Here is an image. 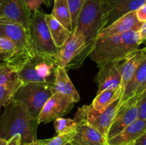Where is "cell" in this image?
I'll return each instance as SVG.
<instances>
[{"mask_svg": "<svg viewBox=\"0 0 146 145\" xmlns=\"http://www.w3.org/2000/svg\"><path fill=\"white\" fill-rule=\"evenodd\" d=\"M38 125L24 103L11 100L0 117V138L8 141L18 134L22 142H34Z\"/></svg>", "mask_w": 146, "mask_h": 145, "instance_id": "6da1fadb", "label": "cell"}, {"mask_svg": "<svg viewBox=\"0 0 146 145\" xmlns=\"http://www.w3.org/2000/svg\"><path fill=\"white\" fill-rule=\"evenodd\" d=\"M142 44L138 31H130L121 34L97 37L88 56L97 64L118 61L129 53L138 49Z\"/></svg>", "mask_w": 146, "mask_h": 145, "instance_id": "7a4b0ae2", "label": "cell"}, {"mask_svg": "<svg viewBox=\"0 0 146 145\" xmlns=\"http://www.w3.org/2000/svg\"><path fill=\"white\" fill-rule=\"evenodd\" d=\"M105 25L103 0H86L74 28L84 36L86 42L92 50L97 36Z\"/></svg>", "mask_w": 146, "mask_h": 145, "instance_id": "3957f363", "label": "cell"}, {"mask_svg": "<svg viewBox=\"0 0 146 145\" xmlns=\"http://www.w3.org/2000/svg\"><path fill=\"white\" fill-rule=\"evenodd\" d=\"M92 48L86 44L84 36L75 28L64 45L58 48L56 61L58 66L66 70L78 69L88 56Z\"/></svg>", "mask_w": 146, "mask_h": 145, "instance_id": "277c9868", "label": "cell"}, {"mask_svg": "<svg viewBox=\"0 0 146 145\" xmlns=\"http://www.w3.org/2000/svg\"><path fill=\"white\" fill-rule=\"evenodd\" d=\"M57 66L56 61L54 58L36 54L19 70L18 79L23 83L34 82L52 85Z\"/></svg>", "mask_w": 146, "mask_h": 145, "instance_id": "5b68a950", "label": "cell"}, {"mask_svg": "<svg viewBox=\"0 0 146 145\" xmlns=\"http://www.w3.org/2000/svg\"><path fill=\"white\" fill-rule=\"evenodd\" d=\"M121 97L101 109H94L91 105H84L78 109L74 119L78 124L84 123L89 125L106 137L108 129L120 106Z\"/></svg>", "mask_w": 146, "mask_h": 145, "instance_id": "8992f818", "label": "cell"}, {"mask_svg": "<svg viewBox=\"0 0 146 145\" xmlns=\"http://www.w3.org/2000/svg\"><path fill=\"white\" fill-rule=\"evenodd\" d=\"M45 13L34 10L30 24V37L36 54L54 58L56 61L58 48L56 47L45 20ZM57 62V61H56Z\"/></svg>", "mask_w": 146, "mask_h": 145, "instance_id": "52a82bcc", "label": "cell"}, {"mask_svg": "<svg viewBox=\"0 0 146 145\" xmlns=\"http://www.w3.org/2000/svg\"><path fill=\"white\" fill-rule=\"evenodd\" d=\"M51 95V85L27 82L20 85L12 100L24 103L30 115L37 120L43 107Z\"/></svg>", "mask_w": 146, "mask_h": 145, "instance_id": "ba28073f", "label": "cell"}, {"mask_svg": "<svg viewBox=\"0 0 146 145\" xmlns=\"http://www.w3.org/2000/svg\"><path fill=\"white\" fill-rule=\"evenodd\" d=\"M0 37L14 42L28 58L36 55L29 31L24 26L0 18Z\"/></svg>", "mask_w": 146, "mask_h": 145, "instance_id": "9c48e42d", "label": "cell"}, {"mask_svg": "<svg viewBox=\"0 0 146 145\" xmlns=\"http://www.w3.org/2000/svg\"><path fill=\"white\" fill-rule=\"evenodd\" d=\"M0 18L21 24L29 31L31 12L27 0H0Z\"/></svg>", "mask_w": 146, "mask_h": 145, "instance_id": "30bf717a", "label": "cell"}, {"mask_svg": "<svg viewBox=\"0 0 146 145\" xmlns=\"http://www.w3.org/2000/svg\"><path fill=\"white\" fill-rule=\"evenodd\" d=\"M74 102L63 94L54 93L43 107L37 119L38 124L48 123L68 114L72 109Z\"/></svg>", "mask_w": 146, "mask_h": 145, "instance_id": "8fae6325", "label": "cell"}, {"mask_svg": "<svg viewBox=\"0 0 146 145\" xmlns=\"http://www.w3.org/2000/svg\"><path fill=\"white\" fill-rule=\"evenodd\" d=\"M138 96L133 97L126 102L120 104L119 107L107 133V139L116 136L125 128L138 119V112L137 108Z\"/></svg>", "mask_w": 146, "mask_h": 145, "instance_id": "7c38bea8", "label": "cell"}, {"mask_svg": "<svg viewBox=\"0 0 146 145\" xmlns=\"http://www.w3.org/2000/svg\"><path fill=\"white\" fill-rule=\"evenodd\" d=\"M145 4L146 0H103L105 28L123 16L135 11Z\"/></svg>", "mask_w": 146, "mask_h": 145, "instance_id": "4fadbf2b", "label": "cell"}, {"mask_svg": "<svg viewBox=\"0 0 146 145\" xmlns=\"http://www.w3.org/2000/svg\"><path fill=\"white\" fill-rule=\"evenodd\" d=\"M98 72L95 77L98 92L108 88L121 87V74L116 61H106L97 64Z\"/></svg>", "mask_w": 146, "mask_h": 145, "instance_id": "5bb4252c", "label": "cell"}, {"mask_svg": "<svg viewBox=\"0 0 146 145\" xmlns=\"http://www.w3.org/2000/svg\"><path fill=\"white\" fill-rule=\"evenodd\" d=\"M144 61H146L145 48L135 50L121 59L116 61L121 71V88L123 90Z\"/></svg>", "mask_w": 146, "mask_h": 145, "instance_id": "9a60e30c", "label": "cell"}, {"mask_svg": "<svg viewBox=\"0 0 146 145\" xmlns=\"http://www.w3.org/2000/svg\"><path fill=\"white\" fill-rule=\"evenodd\" d=\"M29 59L14 42L0 37V61L8 63L18 72Z\"/></svg>", "mask_w": 146, "mask_h": 145, "instance_id": "2e32d148", "label": "cell"}, {"mask_svg": "<svg viewBox=\"0 0 146 145\" xmlns=\"http://www.w3.org/2000/svg\"><path fill=\"white\" fill-rule=\"evenodd\" d=\"M70 143L72 145H107V138L84 123H79Z\"/></svg>", "mask_w": 146, "mask_h": 145, "instance_id": "e0dca14e", "label": "cell"}, {"mask_svg": "<svg viewBox=\"0 0 146 145\" xmlns=\"http://www.w3.org/2000/svg\"><path fill=\"white\" fill-rule=\"evenodd\" d=\"M142 24L143 23L140 22L137 19L135 11H131L121 16L106 28L101 30L97 37L121 34L130 31H138Z\"/></svg>", "mask_w": 146, "mask_h": 145, "instance_id": "ac0fdd59", "label": "cell"}, {"mask_svg": "<svg viewBox=\"0 0 146 145\" xmlns=\"http://www.w3.org/2000/svg\"><path fill=\"white\" fill-rule=\"evenodd\" d=\"M146 91V61L141 64L123 90L121 103Z\"/></svg>", "mask_w": 146, "mask_h": 145, "instance_id": "d6986e66", "label": "cell"}, {"mask_svg": "<svg viewBox=\"0 0 146 145\" xmlns=\"http://www.w3.org/2000/svg\"><path fill=\"white\" fill-rule=\"evenodd\" d=\"M51 92L63 94L71 98L74 102H78L80 100V96L74 84L71 82L66 72V70L62 67L57 66L55 72V80L51 85Z\"/></svg>", "mask_w": 146, "mask_h": 145, "instance_id": "ffe728a7", "label": "cell"}, {"mask_svg": "<svg viewBox=\"0 0 146 145\" xmlns=\"http://www.w3.org/2000/svg\"><path fill=\"white\" fill-rule=\"evenodd\" d=\"M146 132V121L137 119L122 132L107 139V145H126L133 143L138 136Z\"/></svg>", "mask_w": 146, "mask_h": 145, "instance_id": "44dd1931", "label": "cell"}, {"mask_svg": "<svg viewBox=\"0 0 146 145\" xmlns=\"http://www.w3.org/2000/svg\"><path fill=\"white\" fill-rule=\"evenodd\" d=\"M45 20L50 34L52 37L53 41L57 48L62 46L66 41L71 34V31H68L60 22H58L51 14H46L45 16Z\"/></svg>", "mask_w": 146, "mask_h": 145, "instance_id": "7402d4cb", "label": "cell"}, {"mask_svg": "<svg viewBox=\"0 0 146 145\" xmlns=\"http://www.w3.org/2000/svg\"><path fill=\"white\" fill-rule=\"evenodd\" d=\"M121 87L115 88H108L97 94L91 103V107L95 109H101L106 107L113 102L122 95Z\"/></svg>", "mask_w": 146, "mask_h": 145, "instance_id": "603a6c76", "label": "cell"}, {"mask_svg": "<svg viewBox=\"0 0 146 145\" xmlns=\"http://www.w3.org/2000/svg\"><path fill=\"white\" fill-rule=\"evenodd\" d=\"M51 16L61 23L65 28L71 32L73 30L71 24V14L67 0H54Z\"/></svg>", "mask_w": 146, "mask_h": 145, "instance_id": "cb8c5ba5", "label": "cell"}, {"mask_svg": "<svg viewBox=\"0 0 146 145\" xmlns=\"http://www.w3.org/2000/svg\"><path fill=\"white\" fill-rule=\"evenodd\" d=\"M23 82L19 79L0 85V109L13 99L17 90Z\"/></svg>", "mask_w": 146, "mask_h": 145, "instance_id": "d4e9b609", "label": "cell"}, {"mask_svg": "<svg viewBox=\"0 0 146 145\" xmlns=\"http://www.w3.org/2000/svg\"><path fill=\"white\" fill-rule=\"evenodd\" d=\"M54 128L58 134H66L75 131L78 123L74 119L69 118H57L54 120Z\"/></svg>", "mask_w": 146, "mask_h": 145, "instance_id": "484cf974", "label": "cell"}, {"mask_svg": "<svg viewBox=\"0 0 146 145\" xmlns=\"http://www.w3.org/2000/svg\"><path fill=\"white\" fill-rule=\"evenodd\" d=\"M17 79V71L14 68L7 63H0V85Z\"/></svg>", "mask_w": 146, "mask_h": 145, "instance_id": "4316f807", "label": "cell"}, {"mask_svg": "<svg viewBox=\"0 0 146 145\" xmlns=\"http://www.w3.org/2000/svg\"><path fill=\"white\" fill-rule=\"evenodd\" d=\"M75 131L66 134H58L54 137L44 140H40L43 145H66L72 140Z\"/></svg>", "mask_w": 146, "mask_h": 145, "instance_id": "83f0119b", "label": "cell"}, {"mask_svg": "<svg viewBox=\"0 0 146 145\" xmlns=\"http://www.w3.org/2000/svg\"><path fill=\"white\" fill-rule=\"evenodd\" d=\"M85 1L86 0H67L70 14H71V24H72L73 29L75 28L77 18H78V14H79L80 11H81Z\"/></svg>", "mask_w": 146, "mask_h": 145, "instance_id": "f1b7e54d", "label": "cell"}, {"mask_svg": "<svg viewBox=\"0 0 146 145\" xmlns=\"http://www.w3.org/2000/svg\"><path fill=\"white\" fill-rule=\"evenodd\" d=\"M138 119L146 121V91L138 96L137 100Z\"/></svg>", "mask_w": 146, "mask_h": 145, "instance_id": "f546056e", "label": "cell"}, {"mask_svg": "<svg viewBox=\"0 0 146 145\" xmlns=\"http://www.w3.org/2000/svg\"><path fill=\"white\" fill-rule=\"evenodd\" d=\"M135 12L138 21L141 23L146 22V4L135 10Z\"/></svg>", "mask_w": 146, "mask_h": 145, "instance_id": "4dcf8cb0", "label": "cell"}, {"mask_svg": "<svg viewBox=\"0 0 146 145\" xmlns=\"http://www.w3.org/2000/svg\"><path fill=\"white\" fill-rule=\"evenodd\" d=\"M138 34L141 43L143 44V42H145L146 40V22L143 23L141 28L138 31Z\"/></svg>", "mask_w": 146, "mask_h": 145, "instance_id": "1f68e13d", "label": "cell"}, {"mask_svg": "<svg viewBox=\"0 0 146 145\" xmlns=\"http://www.w3.org/2000/svg\"><path fill=\"white\" fill-rule=\"evenodd\" d=\"M133 145H146V132L138 136L134 141Z\"/></svg>", "mask_w": 146, "mask_h": 145, "instance_id": "d6a6232c", "label": "cell"}, {"mask_svg": "<svg viewBox=\"0 0 146 145\" xmlns=\"http://www.w3.org/2000/svg\"><path fill=\"white\" fill-rule=\"evenodd\" d=\"M20 140H21V137L19 135H15L11 137L9 140H8L7 145H19Z\"/></svg>", "mask_w": 146, "mask_h": 145, "instance_id": "836d02e7", "label": "cell"}, {"mask_svg": "<svg viewBox=\"0 0 146 145\" xmlns=\"http://www.w3.org/2000/svg\"><path fill=\"white\" fill-rule=\"evenodd\" d=\"M34 142H25L20 140L19 145H34Z\"/></svg>", "mask_w": 146, "mask_h": 145, "instance_id": "e575fe53", "label": "cell"}, {"mask_svg": "<svg viewBox=\"0 0 146 145\" xmlns=\"http://www.w3.org/2000/svg\"><path fill=\"white\" fill-rule=\"evenodd\" d=\"M41 1H42L44 4H46L48 7H49L50 6H51V0H41Z\"/></svg>", "mask_w": 146, "mask_h": 145, "instance_id": "d590c367", "label": "cell"}, {"mask_svg": "<svg viewBox=\"0 0 146 145\" xmlns=\"http://www.w3.org/2000/svg\"><path fill=\"white\" fill-rule=\"evenodd\" d=\"M7 142H8L7 140H5V139L0 138V145H7Z\"/></svg>", "mask_w": 146, "mask_h": 145, "instance_id": "8d00e7d4", "label": "cell"}, {"mask_svg": "<svg viewBox=\"0 0 146 145\" xmlns=\"http://www.w3.org/2000/svg\"><path fill=\"white\" fill-rule=\"evenodd\" d=\"M34 145H43V144H41V141L38 140V139H37V140L36 141V142H34Z\"/></svg>", "mask_w": 146, "mask_h": 145, "instance_id": "74e56055", "label": "cell"}, {"mask_svg": "<svg viewBox=\"0 0 146 145\" xmlns=\"http://www.w3.org/2000/svg\"><path fill=\"white\" fill-rule=\"evenodd\" d=\"M126 145H133V143H131V144H126Z\"/></svg>", "mask_w": 146, "mask_h": 145, "instance_id": "f35d334b", "label": "cell"}, {"mask_svg": "<svg viewBox=\"0 0 146 145\" xmlns=\"http://www.w3.org/2000/svg\"><path fill=\"white\" fill-rule=\"evenodd\" d=\"M66 145H72V144H71V143H68V144H67Z\"/></svg>", "mask_w": 146, "mask_h": 145, "instance_id": "ab89813d", "label": "cell"}, {"mask_svg": "<svg viewBox=\"0 0 146 145\" xmlns=\"http://www.w3.org/2000/svg\"></svg>", "mask_w": 146, "mask_h": 145, "instance_id": "60d3db41", "label": "cell"}]
</instances>
